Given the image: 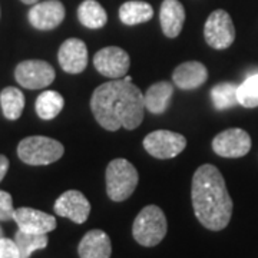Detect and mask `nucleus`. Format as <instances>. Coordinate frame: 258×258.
<instances>
[{
	"mask_svg": "<svg viewBox=\"0 0 258 258\" xmlns=\"http://www.w3.org/2000/svg\"><path fill=\"white\" fill-rule=\"evenodd\" d=\"M174 95V86L169 82H157L148 88V91L144 95V103L145 109L154 113L161 115L169 108V103Z\"/></svg>",
	"mask_w": 258,
	"mask_h": 258,
	"instance_id": "obj_18",
	"label": "nucleus"
},
{
	"mask_svg": "<svg viewBox=\"0 0 258 258\" xmlns=\"http://www.w3.org/2000/svg\"><path fill=\"white\" fill-rule=\"evenodd\" d=\"M205 42L217 50H224L234 43L235 28L231 16L225 10H214L204 26Z\"/></svg>",
	"mask_w": 258,
	"mask_h": 258,
	"instance_id": "obj_6",
	"label": "nucleus"
},
{
	"mask_svg": "<svg viewBox=\"0 0 258 258\" xmlns=\"http://www.w3.org/2000/svg\"><path fill=\"white\" fill-rule=\"evenodd\" d=\"M55 69L45 60H23L15 69V79L26 89H43L55 81Z\"/></svg>",
	"mask_w": 258,
	"mask_h": 258,
	"instance_id": "obj_8",
	"label": "nucleus"
},
{
	"mask_svg": "<svg viewBox=\"0 0 258 258\" xmlns=\"http://www.w3.org/2000/svg\"><path fill=\"white\" fill-rule=\"evenodd\" d=\"M125 81H128V82H132V78H131V76H125Z\"/></svg>",
	"mask_w": 258,
	"mask_h": 258,
	"instance_id": "obj_30",
	"label": "nucleus"
},
{
	"mask_svg": "<svg viewBox=\"0 0 258 258\" xmlns=\"http://www.w3.org/2000/svg\"><path fill=\"white\" fill-rule=\"evenodd\" d=\"M3 237V230H2V227H0V238Z\"/></svg>",
	"mask_w": 258,
	"mask_h": 258,
	"instance_id": "obj_31",
	"label": "nucleus"
},
{
	"mask_svg": "<svg viewBox=\"0 0 258 258\" xmlns=\"http://www.w3.org/2000/svg\"><path fill=\"white\" fill-rule=\"evenodd\" d=\"M79 258H111L112 244L109 235L102 230L86 232L78 245Z\"/></svg>",
	"mask_w": 258,
	"mask_h": 258,
	"instance_id": "obj_16",
	"label": "nucleus"
},
{
	"mask_svg": "<svg viewBox=\"0 0 258 258\" xmlns=\"http://www.w3.org/2000/svg\"><path fill=\"white\" fill-rule=\"evenodd\" d=\"M207 79H208V71L205 64L197 60L181 63L178 68H175L172 74L174 83L179 89H184V91H192L203 86L204 83L207 82Z\"/></svg>",
	"mask_w": 258,
	"mask_h": 258,
	"instance_id": "obj_15",
	"label": "nucleus"
},
{
	"mask_svg": "<svg viewBox=\"0 0 258 258\" xmlns=\"http://www.w3.org/2000/svg\"><path fill=\"white\" fill-rule=\"evenodd\" d=\"M238 85L232 82H222L215 85L211 89V99L215 109L225 111L238 105Z\"/></svg>",
	"mask_w": 258,
	"mask_h": 258,
	"instance_id": "obj_23",
	"label": "nucleus"
},
{
	"mask_svg": "<svg viewBox=\"0 0 258 258\" xmlns=\"http://www.w3.org/2000/svg\"><path fill=\"white\" fill-rule=\"evenodd\" d=\"M13 221L18 224L19 230L29 234H47L57 225L53 215L28 207L15 210Z\"/></svg>",
	"mask_w": 258,
	"mask_h": 258,
	"instance_id": "obj_14",
	"label": "nucleus"
},
{
	"mask_svg": "<svg viewBox=\"0 0 258 258\" xmlns=\"http://www.w3.org/2000/svg\"><path fill=\"white\" fill-rule=\"evenodd\" d=\"M186 147V139L184 135L159 129L148 134L144 139V148L151 157L157 159H171L178 157Z\"/></svg>",
	"mask_w": 258,
	"mask_h": 258,
	"instance_id": "obj_7",
	"label": "nucleus"
},
{
	"mask_svg": "<svg viewBox=\"0 0 258 258\" xmlns=\"http://www.w3.org/2000/svg\"><path fill=\"white\" fill-rule=\"evenodd\" d=\"M0 258H20L15 240H9L5 237L0 238Z\"/></svg>",
	"mask_w": 258,
	"mask_h": 258,
	"instance_id": "obj_27",
	"label": "nucleus"
},
{
	"mask_svg": "<svg viewBox=\"0 0 258 258\" xmlns=\"http://www.w3.org/2000/svg\"><path fill=\"white\" fill-rule=\"evenodd\" d=\"M8 169H9V159L5 155H0V182L3 181L5 175L8 174Z\"/></svg>",
	"mask_w": 258,
	"mask_h": 258,
	"instance_id": "obj_28",
	"label": "nucleus"
},
{
	"mask_svg": "<svg viewBox=\"0 0 258 258\" xmlns=\"http://www.w3.org/2000/svg\"><path fill=\"white\" fill-rule=\"evenodd\" d=\"M95 69L109 79L123 78L131 66L129 55L118 46H108L101 49L93 56Z\"/></svg>",
	"mask_w": 258,
	"mask_h": 258,
	"instance_id": "obj_10",
	"label": "nucleus"
},
{
	"mask_svg": "<svg viewBox=\"0 0 258 258\" xmlns=\"http://www.w3.org/2000/svg\"><path fill=\"white\" fill-rule=\"evenodd\" d=\"M15 242L18 245L20 258H30V255L37 251L47 247V234H29L19 230L15 234Z\"/></svg>",
	"mask_w": 258,
	"mask_h": 258,
	"instance_id": "obj_24",
	"label": "nucleus"
},
{
	"mask_svg": "<svg viewBox=\"0 0 258 258\" xmlns=\"http://www.w3.org/2000/svg\"><path fill=\"white\" fill-rule=\"evenodd\" d=\"M152 16H154V9L147 2L131 0V2H125L119 8L120 22L128 26L145 23L151 20Z\"/></svg>",
	"mask_w": 258,
	"mask_h": 258,
	"instance_id": "obj_19",
	"label": "nucleus"
},
{
	"mask_svg": "<svg viewBox=\"0 0 258 258\" xmlns=\"http://www.w3.org/2000/svg\"><path fill=\"white\" fill-rule=\"evenodd\" d=\"M168 222L164 211L157 205H148L141 210L134 225L132 235L142 247H155L165 238Z\"/></svg>",
	"mask_w": 258,
	"mask_h": 258,
	"instance_id": "obj_3",
	"label": "nucleus"
},
{
	"mask_svg": "<svg viewBox=\"0 0 258 258\" xmlns=\"http://www.w3.org/2000/svg\"><path fill=\"white\" fill-rule=\"evenodd\" d=\"M161 28L166 37H176L184 26L185 9L179 0H164L159 10Z\"/></svg>",
	"mask_w": 258,
	"mask_h": 258,
	"instance_id": "obj_17",
	"label": "nucleus"
},
{
	"mask_svg": "<svg viewBox=\"0 0 258 258\" xmlns=\"http://www.w3.org/2000/svg\"><path fill=\"white\" fill-rule=\"evenodd\" d=\"M64 106L63 96L56 91H45L37 96L35 109L40 119L50 120L56 118Z\"/></svg>",
	"mask_w": 258,
	"mask_h": 258,
	"instance_id": "obj_21",
	"label": "nucleus"
},
{
	"mask_svg": "<svg viewBox=\"0 0 258 258\" xmlns=\"http://www.w3.org/2000/svg\"><path fill=\"white\" fill-rule=\"evenodd\" d=\"M0 106L5 118L16 120L25 109V95L15 86H8L0 92Z\"/></svg>",
	"mask_w": 258,
	"mask_h": 258,
	"instance_id": "obj_22",
	"label": "nucleus"
},
{
	"mask_svg": "<svg viewBox=\"0 0 258 258\" xmlns=\"http://www.w3.org/2000/svg\"><path fill=\"white\" fill-rule=\"evenodd\" d=\"M106 194L115 203H122L134 194L138 185L137 168L123 158L113 159L106 168Z\"/></svg>",
	"mask_w": 258,
	"mask_h": 258,
	"instance_id": "obj_4",
	"label": "nucleus"
},
{
	"mask_svg": "<svg viewBox=\"0 0 258 258\" xmlns=\"http://www.w3.org/2000/svg\"><path fill=\"white\" fill-rule=\"evenodd\" d=\"M57 60L60 68L68 74H81L88 66V47L85 42L76 37L64 40L59 47Z\"/></svg>",
	"mask_w": 258,
	"mask_h": 258,
	"instance_id": "obj_13",
	"label": "nucleus"
},
{
	"mask_svg": "<svg viewBox=\"0 0 258 258\" xmlns=\"http://www.w3.org/2000/svg\"><path fill=\"white\" fill-rule=\"evenodd\" d=\"M238 105L244 108L258 106V74L249 75L244 82L238 85Z\"/></svg>",
	"mask_w": 258,
	"mask_h": 258,
	"instance_id": "obj_25",
	"label": "nucleus"
},
{
	"mask_svg": "<svg viewBox=\"0 0 258 258\" xmlns=\"http://www.w3.org/2000/svg\"><path fill=\"white\" fill-rule=\"evenodd\" d=\"M212 149L222 158L245 157L251 149V137L241 128H230L212 139Z\"/></svg>",
	"mask_w": 258,
	"mask_h": 258,
	"instance_id": "obj_9",
	"label": "nucleus"
},
{
	"mask_svg": "<svg viewBox=\"0 0 258 258\" xmlns=\"http://www.w3.org/2000/svg\"><path fill=\"white\" fill-rule=\"evenodd\" d=\"M64 6L59 0L37 2L29 10V22L37 30H52L64 19Z\"/></svg>",
	"mask_w": 258,
	"mask_h": 258,
	"instance_id": "obj_11",
	"label": "nucleus"
},
{
	"mask_svg": "<svg viewBox=\"0 0 258 258\" xmlns=\"http://www.w3.org/2000/svg\"><path fill=\"white\" fill-rule=\"evenodd\" d=\"M15 208H13V198L9 192L0 189V221H10L13 220Z\"/></svg>",
	"mask_w": 258,
	"mask_h": 258,
	"instance_id": "obj_26",
	"label": "nucleus"
},
{
	"mask_svg": "<svg viewBox=\"0 0 258 258\" xmlns=\"http://www.w3.org/2000/svg\"><path fill=\"white\" fill-rule=\"evenodd\" d=\"M78 19L85 28L101 29L106 25L108 15L96 0H83L78 8Z\"/></svg>",
	"mask_w": 258,
	"mask_h": 258,
	"instance_id": "obj_20",
	"label": "nucleus"
},
{
	"mask_svg": "<svg viewBox=\"0 0 258 258\" xmlns=\"http://www.w3.org/2000/svg\"><path fill=\"white\" fill-rule=\"evenodd\" d=\"M37 2L39 0H22V3H25V5H35Z\"/></svg>",
	"mask_w": 258,
	"mask_h": 258,
	"instance_id": "obj_29",
	"label": "nucleus"
},
{
	"mask_svg": "<svg viewBox=\"0 0 258 258\" xmlns=\"http://www.w3.org/2000/svg\"><path fill=\"white\" fill-rule=\"evenodd\" d=\"M55 212L59 217L69 218L75 224H83L91 214V203L81 191L69 189L55 203Z\"/></svg>",
	"mask_w": 258,
	"mask_h": 258,
	"instance_id": "obj_12",
	"label": "nucleus"
},
{
	"mask_svg": "<svg viewBox=\"0 0 258 258\" xmlns=\"http://www.w3.org/2000/svg\"><path fill=\"white\" fill-rule=\"evenodd\" d=\"M63 145L47 137H28L18 147V157L28 165H50L63 157Z\"/></svg>",
	"mask_w": 258,
	"mask_h": 258,
	"instance_id": "obj_5",
	"label": "nucleus"
},
{
	"mask_svg": "<svg viewBox=\"0 0 258 258\" xmlns=\"http://www.w3.org/2000/svg\"><path fill=\"white\" fill-rule=\"evenodd\" d=\"M91 109L103 129L112 132L120 128L132 131L144 120V93L125 79H112L95 89Z\"/></svg>",
	"mask_w": 258,
	"mask_h": 258,
	"instance_id": "obj_1",
	"label": "nucleus"
},
{
	"mask_svg": "<svg viewBox=\"0 0 258 258\" xmlns=\"http://www.w3.org/2000/svg\"><path fill=\"white\" fill-rule=\"evenodd\" d=\"M191 198L195 217L207 230L221 231L230 224L232 200L217 166L205 164L195 171Z\"/></svg>",
	"mask_w": 258,
	"mask_h": 258,
	"instance_id": "obj_2",
	"label": "nucleus"
}]
</instances>
